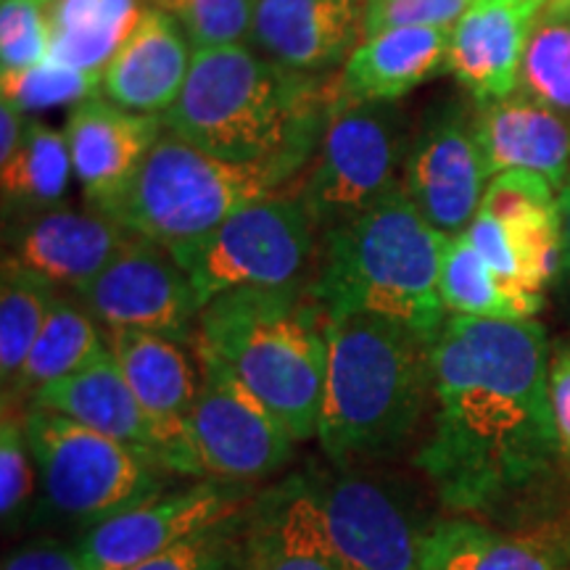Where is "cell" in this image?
I'll return each mask as SVG.
<instances>
[{
	"label": "cell",
	"mask_w": 570,
	"mask_h": 570,
	"mask_svg": "<svg viewBox=\"0 0 570 570\" xmlns=\"http://www.w3.org/2000/svg\"><path fill=\"white\" fill-rule=\"evenodd\" d=\"M550 352L537 320L446 317L431 346L436 415L417 454L446 510L497 518L562 470Z\"/></svg>",
	"instance_id": "cell-1"
},
{
	"label": "cell",
	"mask_w": 570,
	"mask_h": 570,
	"mask_svg": "<svg viewBox=\"0 0 570 570\" xmlns=\"http://www.w3.org/2000/svg\"><path fill=\"white\" fill-rule=\"evenodd\" d=\"M333 106V80L283 67L252 46L194 53L164 127L238 164H281L304 175Z\"/></svg>",
	"instance_id": "cell-2"
},
{
	"label": "cell",
	"mask_w": 570,
	"mask_h": 570,
	"mask_svg": "<svg viewBox=\"0 0 570 570\" xmlns=\"http://www.w3.org/2000/svg\"><path fill=\"white\" fill-rule=\"evenodd\" d=\"M433 341L373 315H327L317 441L338 465L394 454L433 396Z\"/></svg>",
	"instance_id": "cell-3"
},
{
	"label": "cell",
	"mask_w": 570,
	"mask_h": 570,
	"mask_svg": "<svg viewBox=\"0 0 570 570\" xmlns=\"http://www.w3.org/2000/svg\"><path fill=\"white\" fill-rule=\"evenodd\" d=\"M446 240L396 185L373 209L325 233L312 294L327 315L394 320L436 341L449 317L439 291Z\"/></svg>",
	"instance_id": "cell-4"
},
{
	"label": "cell",
	"mask_w": 570,
	"mask_h": 570,
	"mask_svg": "<svg viewBox=\"0 0 570 570\" xmlns=\"http://www.w3.org/2000/svg\"><path fill=\"white\" fill-rule=\"evenodd\" d=\"M309 283L217 296L202 309L196 341L273 407L296 441L317 439L327 375V312Z\"/></svg>",
	"instance_id": "cell-5"
},
{
	"label": "cell",
	"mask_w": 570,
	"mask_h": 570,
	"mask_svg": "<svg viewBox=\"0 0 570 570\" xmlns=\"http://www.w3.org/2000/svg\"><path fill=\"white\" fill-rule=\"evenodd\" d=\"M298 177L281 164L219 159L167 130L109 217L135 235L173 248L212 233L259 198L283 194Z\"/></svg>",
	"instance_id": "cell-6"
},
{
	"label": "cell",
	"mask_w": 570,
	"mask_h": 570,
	"mask_svg": "<svg viewBox=\"0 0 570 570\" xmlns=\"http://www.w3.org/2000/svg\"><path fill=\"white\" fill-rule=\"evenodd\" d=\"M46 508L92 529L142 499L159 494L169 470L138 449L90 431L59 412H24Z\"/></svg>",
	"instance_id": "cell-7"
},
{
	"label": "cell",
	"mask_w": 570,
	"mask_h": 570,
	"mask_svg": "<svg viewBox=\"0 0 570 570\" xmlns=\"http://www.w3.org/2000/svg\"><path fill=\"white\" fill-rule=\"evenodd\" d=\"M317 223L302 196L275 194L244 206L202 238L173 246L202 306L240 288L306 283L317 254Z\"/></svg>",
	"instance_id": "cell-8"
},
{
	"label": "cell",
	"mask_w": 570,
	"mask_h": 570,
	"mask_svg": "<svg viewBox=\"0 0 570 570\" xmlns=\"http://www.w3.org/2000/svg\"><path fill=\"white\" fill-rule=\"evenodd\" d=\"M410 132L396 104H333L302 202L323 233L373 209L402 183Z\"/></svg>",
	"instance_id": "cell-9"
},
{
	"label": "cell",
	"mask_w": 570,
	"mask_h": 570,
	"mask_svg": "<svg viewBox=\"0 0 570 570\" xmlns=\"http://www.w3.org/2000/svg\"><path fill=\"white\" fill-rule=\"evenodd\" d=\"M202 356L204 386L188 415V431L209 479L248 483L267 479L294 458L288 425L217 356Z\"/></svg>",
	"instance_id": "cell-10"
},
{
	"label": "cell",
	"mask_w": 570,
	"mask_h": 570,
	"mask_svg": "<svg viewBox=\"0 0 570 570\" xmlns=\"http://www.w3.org/2000/svg\"><path fill=\"white\" fill-rule=\"evenodd\" d=\"M77 302L96 317L104 331H148L198 341V302L194 283L175 254L142 235H130L101 275L77 291Z\"/></svg>",
	"instance_id": "cell-11"
},
{
	"label": "cell",
	"mask_w": 570,
	"mask_h": 570,
	"mask_svg": "<svg viewBox=\"0 0 570 570\" xmlns=\"http://www.w3.org/2000/svg\"><path fill=\"white\" fill-rule=\"evenodd\" d=\"M244 483L202 479L194 487L164 489L85 533L80 547L90 570H130L173 550L214 523L246 512Z\"/></svg>",
	"instance_id": "cell-12"
},
{
	"label": "cell",
	"mask_w": 570,
	"mask_h": 570,
	"mask_svg": "<svg viewBox=\"0 0 570 570\" xmlns=\"http://www.w3.org/2000/svg\"><path fill=\"white\" fill-rule=\"evenodd\" d=\"M30 404L59 412L90 431L151 454L169 473L209 479L198 460L188 425H169L142 407L111 348L80 373L38 391Z\"/></svg>",
	"instance_id": "cell-13"
},
{
	"label": "cell",
	"mask_w": 570,
	"mask_h": 570,
	"mask_svg": "<svg viewBox=\"0 0 570 570\" xmlns=\"http://www.w3.org/2000/svg\"><path fill=\"white\" fill-rule=\"evenodd\" d=\"M475 138L473 109L449 101L412 135L402 167V190L444 235H462L481 209L489 185Z\"/></svg>",
	"instance_id": "cell-14"
},
{
	"label": "cell",
	"mask_w": 570,
	"mask_h": 570,
	"mask_svg": "<svg viewBox=\"0 0 570 570\" xmlns=\"http://www.w3.org/2000/svg\"><path fill=\"white\" fill-rule=\"evenodd\" d=\"M309 489L346 570H420L425 529L389 487L348 473Z\"/></svg>",
	"instance_id": "cell-15"
},
{
	"label": "cell",
	"mask_w": 570,
	"mask_h": 570,
	"mask_svg": "<svg viewBox=\"0 0 570 570\" xmlns=\"http://www.w3.org/2000/svg\"><path fill=\"white\" fill-rule=\"evenodd\" d=\"M164 132V117L127 111L104 96L71 106L63 135L90 209H114Z\"/></svg>",
	"instance_id": "cell-16"
},
{
	"label": "cell",
	"mask_w": 570,
	"mask_h": 570,
	"mask_svg": "<svg viewBox=\"0 0 570 570\" xmlns=\"http://www.w3.org/2000/svg\"><path fill=\"white\" fill-rule=\"evenodd\" d=\"M533 0H475L452 27L446 71L473 104L518 90L520 67L537 13Z\"/></svg>",
	"instance_id": "cell-17"
},
{
	"label": "cell",
	"mask_w": 570,
	"mask_h": 570,
	"mask_svg": "<svg viewBox=\"0 0 570 570\" xmlns=\"http://www.w3.org/2000/svg\"><path fill=\"white\" fill-rule=\"evenodd\" d=\"M365 0H259L248 46L283 67L327 75L362 40Z\"/></svg>",
	"instance_id": "cell-18"
},
{
	"label": "cell",
	"mask_w": 570,
	"mask_h": 570,
	"mask_svg": "<svg viewBox=\"0 0 570 570\" xmlns=\"http://www.w3.org/2000/svg\"><path fill=\"white\" fill-rule=\"evenodd\" d=\"M130 230L109 214L96 209H53L35 212L13 235L6 256L46 277L53 288L82 291L92 277L101 275L119 254Z\"/></svg>",
	"instance_id": "cell-19"
},
{
	"label": "cell",
	"mask_w": 570,
	"mask_h": 570,
	"mask_svg": "<svg viewBox=\"0 0 570 570\" xmlns=\"http://www.w3.org/2000/svg\"><path fill=\"white\" fill-rule=\"evenodd\" d=\"M473 125L489 180L502 173H533L560 194L570 175L566 114L518 88L497 101L473 104Z\"/></svg>",
	"instance_id": "cell-20"
},
{
	"label": "cell",
	"mask_w": 570,
	"mask_h": 570,
	"mask_svg": "<svg viewBox=\"0 0 570 570\" xmlns=\"http://www.w3.org/2000/svg\"><path fill=\"white\" fill-rule=\"evenodd\" d=\"M452 27H394L360 40L333 77V104H396L446 71Z\"/></svg>",
	"instance_id": "cell-21"
},
{
	"label": "cell",
	"mask_w": 570,
	"mask_h": 570,
	"mask_svg": "<svg viewBox=\"0 0 570 570\" xmlns=\"http://www.w3.org/2000/svg\"><path fill=\"white\" fill-rule=\"evenodd\" d=\"M194 48L167 11H146L119 53L104 71L101 96L135 114L164 117L188 80Z\"/></svg>",
	"instance_id": "cell-22"
},
{
	"label": "cell",
	"mask_w": 570,
	"mask_h": 570,
	"mask_svg": "<svg viewBox=\"0 0 570 570\" xmlns=\"http://www.w3.org/2000/svg\"><path fill=\"white\" fill-rule=\"evenodd\" d=\"M479 212L502 227L525 288L544 296L560 273L558 190L541 175L502 173L491 177Z\"/></svg>",
	"instance_id": "cell-23"
},
{
	"label": "cell",
	"mask_w": 570,
	"mask_h": 570,
	"mask_svg": "<svg viewBox=\"0 0 570 570\" xmlns=\"http://www.w3.org/2000/svg\"><path fill=\"white\" fill-rule=\"evenodd\" d=\"M106 341L142 407L169 425H188L204 386L196 344L148 331H106Z\"/></svg>",
	"instance_id": "cell-24"
},
{
	"label": "cell",
	"mask_w": 570,
	"mask_h": 570,
	"mask_svg": "<svg viewBox=\"0 0 570 570\" xmlns=\"http://www.w3.org/2000/svg\"><path fill=\"white\" fill-rule=\"evenodd\" d=\"M248 570H346L331 547L309 483H283L248 518Z\"/></svg>",
	"instance_id": "cell-25"
},
{
	"label": "cell",
	"mask_w": 570,
	"mask_h": 570,
	"mask_svg": "<svg viewBox=\"0 0 570 570\" xmlns=\"http://www.w3.org/2000/svg\"><path fill=\"white\" fill-rule=\"evenodd\" d=\"M568 554L541 537L491 529L468 515L433 520L423 533L420 570H568Z\"/></svg>",
	"instance_id": "cell-26"
},
{
	"label": "cell",
	"mask_w": 570,
	"mask_h": 570,
	"mask_svg": "<svg viewBox=\"0 0 570 570\" xmlns=\"http://www.w3.org/2000/svg\"><path fill=\"white\" fill-rule=\"evenodd\" d=\"M146 11V0H53L48 59L104 77Z\"/></svg>",
	"instance_id": "cell-27"
},
{
	"label": "cell",
	"mask_w": 570,
	"mask_h": 570,
	"mask_svg": "<svg viewBox=\"0 0 570 570\" xmlns=\"http://www.w3.org/2000/svg\"><path fill=\"white\" fill-rule=\"evenodd\" d=\"M106 352L109 341L96 317L80 302L56 296L32 352L27 354V362L9 386L11 394L32 399L38 391L80 373Z\"/></svg>",
	"instance_id": "cell-28"
},
{
	"label": "cell",
	"mask_w": 570,
	"mask_h": 570,
	"mask_svg": "<svg viewBox=\"0 0 570 570\" xmlns=\"http://www.w3.org/2000/svg\"><path fill=\"white\" fill-rule=\"evenodd\" d=\"M75 173L67 135L42 122H27L24 138L9 159L0 161L3 209L46 212L61 202Z\"/></svg>",
	"instance_id": "cell-29"
},
{
	"label": "cell",
	"mask_w": 570,
	"mask_h": 570,
	"mask_svg": "<svg viewBox=\"0 0 570 570\" xmlns=\"http://www.w3.org/2000/svg\"><path fill=\"white\" fill-rule=\"evenodd\" d=\"M56 288L46 277L3 256L0 267V377L3 391L19 375L38 341L42 323L56 302Z\"/></svg>",
	"instance_id": "cell-30"
},
{
	"label": "cell",
	"mask_w": 570,
	"mask_h": 570,
	"mask_svg": "<svg viewBox=\"0 0 570 570\" xmlns=\"http://www.w3.org/2000/svg\"><path fill=\"white\" fill-rule=\"evenodd\" d=\"M441 302L446 315L460 317H504V320H531L523 306L510 294L487 265V259L475 252L468 235H449L444 259L439 275Z\"/></svg>",
	"instance_id": "cell-31"
},
{
	"label": "cell",
	"mask_w": 570,
	"mask_h": 570,
	"mask_svg": "<svg viewBox=\"0 0 570 570\" xmlns=\"http://www.w3.org/2000/svg\"><path fill=\"white\" fill-rule=\"evenodd\" d=\"M518 88L570 119V0H547L537 13Z\"/></svg>",
	"instance_id": "cell-32"
},
{
	"label": "cell",
	"mask_w": 570,
	"mask_h": 570,
	"mask_svg": "<svg viewBox=\"0 0 570 570\" xmlns=\"http://www.w3.org/2000/svg\"><path fill=\"white\" fill-rule=\"evenodd\" d=\"M167 11L188 38L194 53L246 46L259 0H146Z\"/></svg>",
	"instance_id": "cell-33"
},
{
	"label": "cell",
	"mask_w": 570,
	"mask_h": 570,
	"mask_svg": "<svg viewBox=\"0 0 570 570\" xmlns=\"http://www.w3.org/2000/svg\"><path fill=\"white\" fill-rule=\"evenodd\" d=\"M252 547H248V518L235 515L214 523L196 537L180 541L173 550L156 554L130 570H248Z\"/></svg>",
	"instance_id": "cell-34"
},
{
	"label": "cell",
	"mask_w": 570,
	"mask_h": 570,
	"mask_svg": "<svg viewBox=\"0 0 570 570\" xmlns=\"http://www.w3.org/2000/svg\"><path fill=\"white\" fill-rule=\"evenodd\" d=\"M0 90L6 101L19 111L56 109V106H77L101 92L104 77L71 69L67 63L46 59L24 71L0 75Z\"/></svg>",
	"instance_id": "cell-35"
},
{
	"label": "cell",
	"mask_w": 570,
	"mask_h": 570,
	"mask_svg": "<svg viewBox=\"0 0 570 570\" xmlns=\"http://www.w3.org/2000/svg\"><path fill=\"white\" fill-rule=\"evenodd\" d=\"M53 0H3L0 3V75L24 71L48 59Z\"/></svg>",
	"instance_id": "cell-36"
},
{
	"label": "cell",
	"mask_w": 570,
	"mask_h": 570,
	"mask_svg": "<svg viewBox=\"0 0 570 570\" xmlns=\"http://www.w3.org/2000/svg\"><path fill=\"white\" fill-rule=\"evenodd\" d=\"M35 462L30 439H27L24 415H13L3 404V425H0V518L6 529H13L27 512L35 491Z\"/></svg>",
	"instance_id": "cell-37"
},
{
	"label": "cell",
	"mask_w": 570,
	"mask_h": 570,
	"mask_svg": "<svg viewBox=\"0 0 570 570\" xmlns=\"http://www.w3.org/2000/svg\"><path fill=\"white\" fill-rule=\"evenodd\" d=\"M475 0H365L362 40L394 27H454Z\"/></svg>",
	"instance_id": "cell-38"
},
{
	"label": "cell",
	"mask_w": 570,
	"mask_h": 570,
	"mask_svg": "<svg viewBox=\"0 0 570 570\" xmlns=\"http://www.w3.org/2000/svg\"><path fill=\"white\" fill-rule=\"evenodd\" d=\"M550 399L558 428L562 470L570 473V341H560L550 352Z\"/></svg>",
	"instance_id": "cell-39"
},
{
	"label": "cell",
	"mask_w": 570,
	"mask_h": 570,
	"mask_svg": "<svg viewBox=\"0 0 570 570\" xmlns=\"http://www.w3.org/2000/svg\"><path fill=\"white\" fill-rule=\"evenodd\" d=\"M3 570H90L80 547L61 541H35L3 560Z\"/></svg>",
	"instance_id": "cell-40"
},
{
	"label": "cell",
	"mask_w": 570,
	"mask_h": 570,
	"mask_svg": "<svg viewBox=\"0 0 570 570\" xmlns=\"http://www.w3.org/2000/svg\"><path fill=\"white\" fill-rule=\"evenodd\" d=\"M27 119L24 111H19L11 101H0V161H6L17 151L21 138H24Z\"/></svg>",
	"instance_id": "cell-41"
},
{
	"label": "cell",
	"mask_w": 570,
	"mask_h": 570,
	"mask_svg": "<svg viewBox=\"0 0 570 570\" xmlns=\"http://www.w3.org/2000/svg\"><path fill=\"white\" fill-rule=\"evenodd\" d=\"M560 212V273L570 288V175L558 194Z\"/></svg>",
	"instance_id": "cell-42"
},
{
	"label": "cell",
	"mask_w": 570,
	"mask_h": 570,
	"mask_svg": "<svg viewBox=\"0 0 570 570\" xmlns=\"http://www.w3.org/2000/svg\"><path fill=\"white\" fill-rule=\"evenodd\" d=\"M533 3H541V6H544V3H547V0H533Z\"/></svg>",
	"instance_id": "cell-43"
}]
</instances>
